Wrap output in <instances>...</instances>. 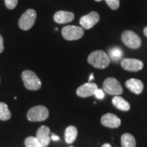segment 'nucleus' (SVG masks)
Masks as SVG:
<instances>
[{
  "label": "nucleus",
  "instance_id": "5",
  "mask_svg": "<svg viewBox=\"0 0 147 147\" xmlns=\"http://www.w3.org/2000/svg\"><path fill=\"white\" fill-rule=\"evenodd\" d=\"M37 18V13L34 9H29L23 14L18 21V26L22 30L27 31L34 26Z\"/></svg>",
  "mask_w": 147,
  "mask_h": 147
},
{
  "label": "nucleus",
  "instance_id": "17",
  "mask_svg": "<svg viewBox=\"0 0 147 147\" xmlns=\"http://www.w3.org/2000/svg\"><path fill=\"white\" fill-rule=\"evenodd\" d=\"M108 52H109L110 59H111L115 63H118L123 56V53L122 49L117 47H115L110 49L108 51Z\"/></svg>",
  "mask_w": 147,
  "mask_h": 147
},
{
  "label": "nucleus",
  "instance_id": "7",
  "mask_svg": "<svg viewBox=\"0 0 147 147\" xmlns=\"http://www.w3.org/2000/svg\"><path fill=\"white\" fill-rule=\"evenodd\" d=\"M103 89L109 95H120L123 93V88L120 82L113 77H109L104 80Z\"/></svg>",
  "mask_w": 147,
  "mask_h": 147
},
{
  "label": "nucleus",
  "instance_id": "19",
  "mask_svg": "<svg viewBox=\"0 0 147 147\" xmlns=\"http://www.w3.org/2000/svg\"><path fill=\"white\" fill-rule=\"evenodd\" d=\"M11 113L5 103L0 102V120L8 121L11 118Z\"/></svg>",
  "mask_w": 147,
  "mask_h": 147
},
{
  "label": "nucleus",
  "instance_id": "22",
  "mask_svg": "<svg viewBox=\"0 0 147 147\" xmlns=\"http://www.w3.org/2000/svg\"><path fill=\"white\" fill-rule=\"evenodd\" d=\"M4 1L7 8L10 10H13L18 4V0H4Z\"/></svg>",
  "mask_w": 147,
  "mask_h": 147
},
{
  "label": "nucleus",
  "instance_id": "1",
  "mask_svg": "<svg viewBox=\"0 0 147 147\" xmlns=\"http://www.w3.org/2000/svg\"><path fill=\"white\" fill-rule=\"evenodd\" d=\"M87 61L97 69H105L109 65L110 59L108 55L102 50H97L89 55Z\"/></svg>",
  "mask_w": 147,
  "mask_h": 147
},
{
  "label": "nucleus",
  "instance_id": "20",
  "mask_svg": "<svg viewBox=\"0 0 147 147\" xmlns=\"http://www.w3.org/2000/svg\"><path fill=\"white\" fill-rule=\"evenodd\" d=\"M26 147H43L36 137L29 136L25 140Z\"/></svg>",
  "mask_w": 147,
  "mask_h": 147
},
{
  "label": "nucleus",
  "instance_id": "16",
  "mask_svg": "<svg viewBox=\"0 0 147 147\" xmlns=\"http://www.w3.org/2000/svg\"><path fill=\"white\" fill-rule=\"evenodd\" d=\"M77 135H78V130L76 127L70 125L66 128L65 131V140L67 144H71L76 140Z\"/></svg>",
  "mask_w": 147,
  "mask_h": 147
},
{
  "label": "nucleus",
  "instance_id": "3",
  "mask_svg": "<svg viewBox=\"0 0 147 147\" xmlns=\"http://www.w3.org/2000/svg\"><path fill=\"white\" fill-rule=\"evenodd\" d=\"M121 40L126 47L131 49H138L142 45L140 38L135 32L127 30L121 35Z\"/></svg>",
  "mask_w": 147,
  "mask_h": 147
},
{
  "label": "nucleus",
  "instance_id": "2",
  "mask_svg": "<svg viewBox=\"0 0 147 147\" xmlns=\"http://www.w3.org/2000/svg\"><path fill=\"white\" fill-rule=\"evenodd\" d=\"M22 79H23L24 85L27 89L37 91L42 87V82L38 78L36 74L31 70H25L22 73Z\"/></svg>",
  "mask_w": 147,
  "mask_h": 147
},
{
  "label": "nucleus",
  "instance_id": "8",
  "mask_svg": "<svg viewBox=\"0 0 147 147\" xmlns=\"http://www.w3.org/2000/svg\"><path fill=\"white\" fill-rule=\"evenodd\" d=\"M100 21V15L97 12L93 11L87 15L82 16L80 19V24L83 29H89L94 27Z\"/></svg>",
  "mask_w": 147,
  "mask_h": 147
},
{
  "label": "nucleus",
  "instance_id": "27",
  "mask_svg": "<svg viewBox=\"0 0 147 147\" xmlns=\"http://www.w3.org/2000/svg\"><path fill=\"white\" fill-rule=\"evenodd\" d=\"M143 32H144V36L147 38V26H146L144 28V30H143Z\"/></svg>",
  "mask_w": 147,
  "mask_h": 147
},
{
  "label": "nucleus",
  "instance_id": "23",
  "mask_svg": "<svg viewBox=\"0 0 147 147\" xmlns=\"http://www.w3.org/2000/svg\"><path fill=\"white\" fill-rule=\"evenodd\" d=\"M94 95L96 96L97 98L98 99H103L104 97V93L102 89H97L96 91H95Z\"/></svg>",
  "mask_w": 147,
  "mask_h": 147
},
{
  "label": "nucleus",
  "instance_id": "6",
  "mask_svg": "<svg viewBox=\"0 0 147 147\" xmlns=\"http://www.w3.org/2000/svg\"><path fill=\"white\" fill-rule=\"evenodd\" d=\"M63 38L66 40H76L81 38L84 36V29L82 27L67 25L64 27L61 30Z\"/></svg>",
  "mask_w": 147,
  "mask_h": 147
},
{
  "label": "nucleus",
  "instance_id": "4",
  "mask_svg": "<svg viewBox=\"0 0 147 147\" xmlns=\"http://www.w3.org/2000/svg\"><path fill=\"white\" fill-rule=\"evenodd\" d=\"M27 116L28 120L30 121H42L49 117V111L45 106H36L29 110Z\"/></svg>",
  "mask_w": 147,
  "mask_h": 147
},
{
  "label": "nucleus",
  "instance_id": "24",
  "mask_svg": "<svg viewBox=\"0 0 147 147\" xmlns=\"http://www.w3.org/2000/svg\"><path fill=\"white\" fill-rule=\"evenodd\" d=\"M4 49V46H3V39L2 36L0 34V53H1Z\"/></svg>",
  "mask_w": 147,
  "mask_h": 147
},
{
  "label": "nucleus",
  "instance_id": "26",
  "mask_svg": "<svg viewBox=\"0 0 147 147\" xmlns=\"http://www.w3.org/2000/svg\"><path fill=\"white\" fill-rule=\"evenodd\" d=\"M94 79V76H93V73H91V75H90V77L89 78V82H91V81L92 80Z\"/></svg>",
  "mask_w": 147,
  "mask_h": 147
},
{
  "label": "nucleus",
  "instance_id": "15",
  "mask_svg": "<svg viewBox=\"0 0 147 147\" xmlns=\"http://www.w3.org/2000/svg\"><path fill=\"white\" fill-rule=\"evenodd\" d=\"M113 106L118 110L122 111H128L130 109V105L128 102L119 95H116L112 100Z\"/></svg>",
  "mask_w": 147,
  "mask_h": 147
},
{
  "label": "nucleus",
  "instance_id": "30",
  "mask_svg": "<svg viewBox=\"0 0 147 147\" xmlns=\"http://www.w3.org/2000/svg\"><path fill=\"white\" fill-rule=\"evenodd\" d=\"M69 147H74V146H69Z\"/></svg>",
  "mask_w": 147,
  "mask_h": 147
},
{
  "label": "nucleus",
  "instance_id": "21",
  "mask_svg": "<svg viewBox=\"0 0 147 147\" xmlns=\"http://www.w3.org/2000/svg\"><path fill=\"white\" fill-rule=\"evenodd\" d=\"M106 3L110 9L115 10L119 8L120 5V1L119 0H105Z\"/></svg>",
  "mask_w": 147,
  "mask_h": 147
},
{
  "label": "nucleus",
  "instance_id": "13",
  "mask_svg": "<svg viewBox=\"0 0 147 147\" xmlns=\"http://www.w3.org/2000/svg\"><path fill=\"white\" fill-rule=\"evenodd\" d=\"M74 14L73 12L60 10L55 14L54 21L57 23L64 24L72 21L74 19Z\"/></svg>",
  "mask_w": 147,
  "mask_h": 147
},
{
  "label": "nucleus",
  "instance_id": "29",
  "mask_svg": "<svg viewBox=\"0 0 147 147\" xmlns=\"http://www.w3.org/2000/svg\"><path fill=\"white\" fill-rule=\"evenodd\" d=\"M95 1H102V0H95Z\"/></svg>",
  "mask_w": 147,
  "mask_h": 147
},
{
  "label": "nucleus",
  "instance_id": "25",
  "mask_svg": "<svg viewBox=\"0 0 147 147\" xmlns=\"http://www.w3.org/2000/svg\"><path fill=\"white\" fill-rule=\"evenodd\" d=\"M51 139L53 140H54V141H58V140H60V138H59V137L58 136H57V135H55V134H52V136H51Z\"/></svg>",
  "mask_w": 147,
  "mask_h": 147
},
{
  "label": "nucleus",
  "instance_id": "10",
  "mask_svg": "<svg viewBox=\"0 0 147 147\" xmlns=\"http://www.w3.org/2000/svg\"><path fill=\"white\" fill-rule=\"evenodd\" d=\"M98 89L95 82H87L80 86L76 90V94L79 97H88L95 94V92Z\"/></svg>",
  "mask_w": 147,
  "mask_h": 147
},
{
  "label": "nucleus",
  "instance_id": "9",
  "mask_svg": "<svg viewBox=\"0 0 147 147\" xmlns=\"http://www.w3.org/2000/svg\"><path fill=\"white\" fill-rule=\"evenodd\" d=\"M121 65L127 71H138L143 68L144 63L142 61L136 59L126 58L121 61Z\"/></svg>",
  "mask_w": 147,
  "mask_h": 147
},
{
  "label": "nucleus",
  "instance_id": "28",
  "mask_svg": "<svg viewBox=\"0 0 147 147\" xmlns=\"http://www.w3.org/2000/svg\"><path fill=\"white\" fill-rule=\"evenodd\" d=\"M102 147H112V146H111V144H108V143H106V144H103Z\"/></svg>",
  "mask_w": 147,
  "mask_h": 147
},
{
  "label": "nucleus",
  "instance_id": "11",
  "mask_svg": "<svg viewBox=\"0 0 147 147\" xmlns=\"http://www.w3.org/2000/svg\"><path fill=\"white\" fill-rule=\"evenodd\" d=\"M101 123L104 126L114 129L119 127L121 125V121L115 114L107 113L102 116Z\"/></svg>",
  "mask_w": 147,
  "mask_h": 147
},
{
  "label": "nucleus",
  "instance_id": "18",
  "mask_svg": "<svg viewBox=\"0 0 147 147\" xmlns=\"http://www.w3.org/2000/svg\"><path fill=\"white\" fill-rule=\"evenodd\" d=\"M121 145L122 147H136L135 138L128 133L123 134L121 136Z\"/></svg>",
  "mask_w": 147,
  "mask_h": 147
},
{
  "label": "nucleus",
  "instance_id": "14",
  "mask_svg": "<svg viewBox=\"0 0 147 147\" xmlns=\"http://www.w3.org/2000/svg\"><path fill=\"white\" fill-rule=\"evenodd\" d=\"M125 86L129 90L136 94L141 93L144 89V84L140 80L136 78L129 79L125 82Z\"/></svg>",
  "mask_w": 147,
  "mask_h": 147
},
{
  "label": "nucleus",
  "instance_id": "12",
  "mask_svg": "<svg viewBox=\"0 0 147 147\" xmlns=\"http://www.w3.org/2000/svg\"><path fill=\"white\" fill-rule=\"evenodd\" d=\"M50 128L46 125H42L36 132V138L43 147L47 146L50 143Z\"/></svg>",
  "mask_w": 147,
  "mask_h": 147
}]
</instances>
